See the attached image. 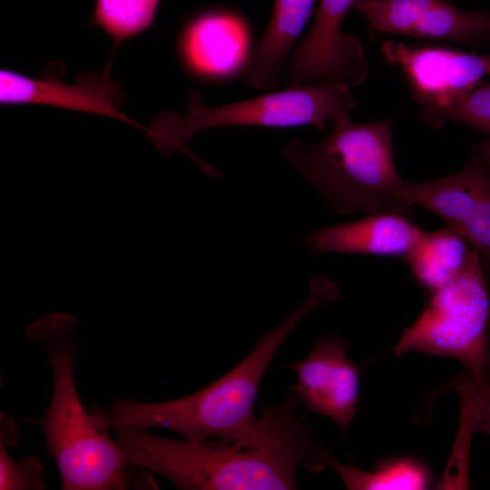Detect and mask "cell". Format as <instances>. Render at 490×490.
Segmentation results:
<instances>
[{"mask_svg":"<svg viewBox=\"0 0 490 490\" xmlns=\"http://www.w3.org/2000/svg\"><path fill=\"white\" fill-rule=\"evenodd\" d=\"M355 107L349 87L328 82L290 86L240 102L209 106L198 90H191L183 114L162 112L146 128L149 141L164 157L181 152L206 173L216 168L201 161L187 146L197 132L227 126L289 128L314 125L325 132L328 122L349 118Z\"/></svg>","mask_w":490,"mask_h":490,"instance_id":"obj_5","label":"cell"},{"mask_svg":"<svg viewBox=\"0 0 490 490\" xmlns=\"http://www.w3.org/2000/svg\"><path fill=\"white\" fill-rule=\"evenodd\" d=\"M338 296V289L331 279L314 277L299 306L264 333L249 354L223 376L176 399H114L109 411L96 413L100 421L107 427L121 423L145 430L167 429L194 443L248 435L259 419L254 409L261 382L280 346L308 314L331 303Z\"/></svg>","mask_w":490,"mask_h":490,"instance_id":"obj_3","label":"cell"},{"mask_svg":"<svg viewBox=\"0 0 490 490\" xmlns=\"http://www.w3.org/2000/svg\"><path fill=\"white\" fill-rule=\"evenodd\" d=\"M381 55L401 69L418 107L442 104L479 86L490 75V54L387 40L381 44Z\"/></svg>","mask_w":490,"mask_h":490,"instance_id":"obj_10","label":"cell"},{"mask_svg":"<svg viewBox=\"0 0 490 490\" xmlns=\"http://www.w3.org/2000/svg\"><path fill=\"white\" fill-rule=\"evenodd\" d=\"M394 118L356 123L349 118L332 123L321 142L289 141L281 156L317 191L324 204L341 214L413 215L416 207L401 194L393 154Z\"/></svg>","mask_w":490,"mask_h":490,"instance_id":"obj_4","label":"cell"},{"mask_svg":"<svg viewBox=\"0 0 490 490\" xmlns=\"http://www.w3.org/2000/svg\"><path fill=\"white\" fill-rule=\"evenodd\" d=\"M49 68L39 78L2 68L0 103L42 104L109 116L142 128L120 111L124 98L122 85L109 76L110 66L103 73L79 75L74 83H65Z\"/></svg>","mask_w":490,"mask_h":490,"instance_id":"obj_13","label":"cell"},{"mask_svg":"<svg viewBox=\"0 0 490 490\" xmlns=\"http://www.w3.org/2000/svg\"><path fill=\"white\" fill-rule=\"evenodd\" d=\"M160 0H95L92 24L117 48L153 24Z\"/></svg>","mask_w":490,"mask_h":490,"instance_id":"obj_18","label":"cell"},{"mask_svg":"<svg viewBox=\"0 0 490 490\" xmlns=\"http://www.w3.org/2000/svg\"><path fill=\"white\" fill-rule=\"evenodd\" d=\"M316 0H275L270 20L245 70L243 81L257 90L279 83L285 60L310 19Z\"/></svg>","mask_w":490,"mask_h":490,"instance_id":"obj_15","label":"cell"},{"mask_svg":"<svg viewBox=\"0 0 490 490\" xmlns=\"http://www.w3.org/2000/svg\"><path fill=\"white\" fill-rule=\"evenodd\" d=\"M350 490H423L433 484L429 466L417 457L398 456L379 461L372 470H361L338 461L331 454L328 461Z\"/></svg>","mask_w":490,"mask_h":490,"instance_id":"obj_17","label":"cell"},{"mask_svg":"<svg viewBox=\"0 0 490 490\" xmlns=\"http://www.w3.org/2000/svg\"><path fill=\"white\" fill-rule=\"evenodd\" d=\"M357 1H319L311 28L286 64V84L328 82L351 88L365 82L368 63L363 45L341 30Z\"/></svg>","mask_w":490,"mask_h":490,"instance_id":"obj_7","label":"cell"},{"mask_svg":"<svg viewBox=\"0 0 490 490\" xmlns=\"http://www.w3.org/2000/svg\"><path fill=\"white\" fill-rule=\"evenodd\" d=\"M6 446L0 442V489H44V468L41 461L35 456H26L16 463L9 456Z\"/></svg>","mask_w":490,"mask_h":490,"instance_id":"obj_21","label":"cell"},{"mask_svg":"<svg viewBox=\"0 0 490 490\" xmlns=\"http://www.w3.org/2000/svg\"><path fill=\"white\" fill-rule=\"evenodd\" d=\"M377 34H402L478 46L490 40V12H467L447 0H358L354 5Z\"/></svg>","mask_w":490,"mask_h":490,"instance_id":"obj_9","label":"cell"},{"mask_svg":"<svg viewBox=\"0 0 490 490\" xmlns=\"http://www.w3.org/2000/svg\"><path fill=\"white\" fill-rule=\"evenodd\" d=\"M77 319L48 312L27 328L29 340L44 349L53 375L51 402L40 426L59 470L64 490L157 489L152 472L131 466L109 427L86 411L77 389L74 362L80 348Z\"/></svg>","mask_w":490,"mask_h":490,"instance_id":"obj_2","label":"cell"},{"mask_svg":"<svg viewBox=\"0 0 490 490\" xmlns=\"http://www.w3.org/2000/svg\"><path fill=\"white\" fill-rule=\"evenodd\" d=\"M456 389L461 398V425L454 453L456 457H453L456 464L454 466L456 472L447 488L467 489L469 449L473 434L479 431L481 395L475 381L466 373Z\"/></svg>","mask_w":490,"mask_h":490,"instance_id":"obj_20","label":"cell"},{"mask_svg":"<svg viewBox=\"0 0 490 490\" xmlns=\"http://www.w3.org/2000/svg\"><path fill=\"white\" fill-rule=\"evenodd\" d=\"M347 342L337 335L316 341L309 354L290 368L304 414L315 413L331 419L348 436L358 412L360 368L347 355Z\"/></svg>","mask_w":490,"mask_h":490,"instance_id":"obj_12","label":"cell"},{"mask_svg":"<svg viewBox=\"0 0 490 490\" xmlns=\"http://www.w3.org/2000/svg\"><path fill=\"white\" fill-rule=\"evenodd\" d=\"M291 386L284 400L264 404L254 429L238 438L190 442L113 423L110 429L126 461L157 473L184 490H289L297 468L318 472L329 449L317 444L299 415Z\"/></svg>","mask_w":490,"mask_h":490,"instance_id":"obj_1","label":"cell"},{"mask_svg":"<svg viewBox=\"0 0 490 490\" xmlns=\"http://www.w3.org/2000/svg\"><path fill=\"white\" fill-rule=\"evenodd\" d=\"M474 248L449 227L426 231L405 258L416 281L433 292L455 278L466 264Z\"/></svg>","mask_w":490,"mask_h":490,"instance_id":"obj_16","label":"cell"},{"mask_svg":"<svg viewBox=\"0 0 490 490\" xmlns=\"http://www.w3.org/2000/svg\"><path fill=\"white\" fill-rule=\"evenodd\" d=\"M471 378L475 381L481 395L479 431L490 437V380L485 376L479 379Z\"/></svg>","mask_w":490,"mask_h":490,"instance_id":"obj_22","label":"cell"},{"mask_svg":"<svg viewBox=\"0 0 490 490\" xmlns=\"http://www.w3.org/2000/svg\"><path fill=\"white\" fill-rule=\"evenodd\" d=\"M406 201L441 218L490 260V163L474 152L461 170L443 178L402 181Z\"/></svg>","mask_w":490,"mask_h":490,"instance_id":"obj_8","label":"cell"},{"mask_svg":"<svg viewBox=\"0 0 490 490\" xmlns=\"http://www.w3.org/2000/svg\"><path fill=\"white\" fill-rule=\"evenodd\" d=\"M424 230L402 214L371 213L364 217L319 228L306 237V246L315 252H332L406 258Z\"/></svg>","mask_w":490,"mask_h":490,"instance_id":"obj_14","label":"cell"},{"mask_svg":"<svg viewBox=\"0 0 490 490\" xmlns=\"http://www.w3.org/2000/svg\"><path fill=\"white\" fill-rule=\"evenodd\" d=\"M489 291H490V287H489ZM489 361H490V323H489L488 340H487V347H486V361H485V365Z\"/></svg>","mask_w":490,"mask_h":490,"instance_id":"obj_24","label":"cell"},{"mask_svg":"<svg viewBox=\"0 0 490 490\" xmlns=\"http://www.w3.org/2000/svg\"><path fill=\"white\" fill-rule=\"evenodd\" d=\"M475 151L490 163V138L485 140L483 143L475 145Z\"/></svg>","mask_w":490,"mask_h":490,"instance_id":"obj_23","label":"cell"},{"mask_svg":"<svg viewBox=\"0 0 490 490\" xmlns=\"http://www.w3.org/2000/svg\"><path fill=\"white\" fill-rule=\"evenodd\" d=\"M177 50L183 68L205 82L229 81L243 74L254 47L247 21L228 10L201 12L182 26Z\"/></svg>","mask_w":490,"mask_h":490,"instance_id":"obj_11","label":"cell"},{"mask_svg":"<svg viewBox=\"0 0 490 490\" xmlns=\"http://www.w3.org/2000/svg\"><path fill=\"white\" fill-rule=\"evenodd\" d=\"M415 321L392 348L394 356L422 352L458 360L473 378L485 377L490 291L479 251L450 281L431 292Z\"/></svg>","mask_w":490,"mask_h":490,"instance_id":"obj_6","label":"cell"},{"mask_svg":"<svg viewBox=\"0 0 490 490\" xmlns=\"http://www.w3.org/2000/svg\"><path fill=\"white\" fill-rule=\"evenodd\" d=\"M419 115L432 128L456 122L490 132V82L459 93L442 104L420 106Z\"/></svg>","mask_w":490,"mask_h":490,"instance_id":"obj_19","label":"cell"}]
</instances>
